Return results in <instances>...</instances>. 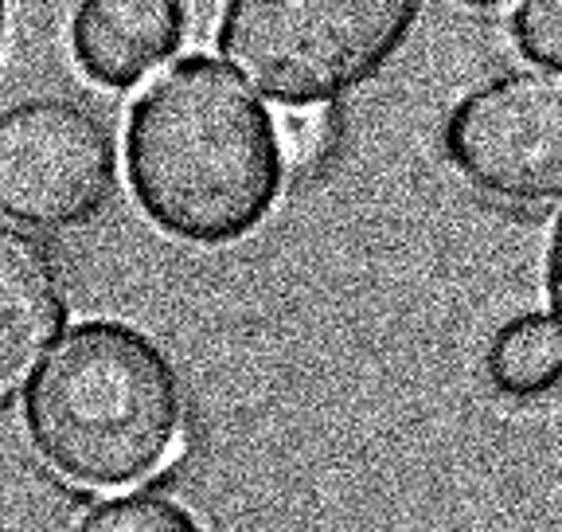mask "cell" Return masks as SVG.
Instances as JSON below:
<instances>
[{
	"label": "cell",
	"mask_w": 562,
	"mask_h": 532,
	"mask_svg": "<svg viewBox=\"0 0 562 532\" xmlns=\"http://www.w3.org/2000/svg\"><path fill=\"white\" fill-rule=\"evenodd\" d=\"M465 9H476V12H504V9H512L516 0H461Z\"/></svg>",
	"instance_id": "13"
},
{
	"label": "cell",
	"mask_w": 562,
	"mask_h": 532,
	"mask_svg": "<svg viewBox=\"0 0 562 532\" xmlns=\"http://www.w3.org/2000/svg\"><path fill=\"white\" fill-rule=\"evenodd\" d=\"M67 278L32 231L0 223V399L40 373L67 325Z\"/></svg>",
	"instance_id": "6"
},
{
	"label": "cell",
	"mask_w": 562,
	"mask_h": 532,
	"mask_svg": "<svg viewBox=\"0 0 562 532\" xmlns=\"http://www.w3.org/2000/svg\"><path fill=\"white\" fill-rule=\"evenodd\" d=\"M446 157L488 200H562V71H508L469 90L446 122Z\"/></svg>",
	"instance_id": "5"
},
{
	"label": "cell",
	"mask_w": 562,
	"mask_h": 532,
	"mask_svg": "<svg viewBox=\"0 0 562 532\" xmlns=\"http://www.w3.org/2000/svg\"><path fill=\"white\" fill-rule=\"evenodd\" d=\"M285 165L278 118L207 55L165 67L130 110V188L172 240L195 247L246 240L278 204Z\"/></svg>",
	"instance_id": "1"
},
{
	"label": "cell",
	"mask_w": 562,
	"mask_h": 532,
	"mask_svg": "<svg viewBox=\"0 0 562 532\" xmlns=\"http://www.w3.org/2000/svg\"><path fill=\"white\" fill-rule=\"evenodd\" d=\"M488 384L504 399H539L562 384V329L547 313H524L492 337Z\"/></svg>",
	"instance_id": "8"
},
{
	"label": "cell",
	"mask_w": 562,
	"mask_h": 532,
	"mask_svg": "<svg viewBox=\"0 0 562 532\" xmlns=\"http://www.w3.org/2000/svg\"><path fill=\"white\" fill-rule=\"evenodd\" d=\"M184 384L153 337L122 321H82L32 376L27 439L67 486L125 494L184 454Z\"/></svg>",
	"instance_id": "2"
},
{
	"label": "cell",
	"mask_w": 562,
	"mask_h": 532,
	"mask_svg": "<svg viewBox=\"0 0 562 532\" xmlns=\"http://www.w3.org/2000/svg\"><path fill=\"white\" fill-rule=\"evenodd\" d=\"M117 142L98 110L59 95L0 114V212L40 231L90 223L114 196Z\"/></svg>",
	"instance_id": "4"
},
{
	"label": "cell",
	"mask_w": 562,
	"mask_h": 532,
	"mask_svg": "<svg viewBox=\"0 0 562 532\" xmlns=\"http://www.w3.org/2000/svg\"><path fill=\"white\" fill-rule=\"evenodd\" d=\"M516 47L547 71H562V0H524L516 12Z\"/></svg>",
	"instance_id": "10"
},
{
	"label": "cell",
	"mask_w": 562,
	"mask_h": 532,
	"mask_svg": "<svg viewBox=\"0 0 562 532\" xmlns=\"http://www.w3.org/2000/svg\"><path fill=\"white\" fill-rule=\"evenodd\" d=\"M547 302H551V318L562 329V215L554 220L551 247H547Z\"/></svg>",
	"instance_id": "12"
},
{
	"label": "cell",
	"mask_w": 562,
	"mask_h": 532,
	"mask_svg": "<svg viewBox=\"0 0 562 532\" xmlns=\"http://www.w3.org/2000/svg\"><path fill=\"white\" fill-rule=\"evenodd\" d=\"M70 532H203L192 509L165 494H114L75 521Z\"/></svg>",
	"instance_id": "9"
},
{
	"label": "cell",
	"mask_w": 562,
	"mask_h": 532,
	"mask_svg": "<svg viewBox=\"0 0 562 532\" xmlns=\"http://www.w3.org/2000/svg\"><path fill=\"white\" fill-rule=\"evenodd\" d=\"M4 24H9V4L0 0V47H4Z\"/></svg>",
	"instance_id": "14"
},
{
	"label": "cell",
	"mask_w": 562,
	"mask_h": 532,
	"mask_svg": "<svg viewBox=\"0 0 562 532\" xmlns=\"http://www.w3.org/2000/svg\"><path fill=\"white\" fill-rule=\"evenodd\" d=\"M422 0H227L220 47L278 107H328L403 52Z\"/></svg>",
	"instance_id": "3"
},
{
	"label": "cell",
	"mask_w": 562,
	"mask_h": 532,
	"mask_svg": "<svg viewBox=\"0 0 562 532\" xmlns=\"http://www.w3.org/2000/svg\"><path fill=\"white\" fill-rule=\"evenodd\" d=\"M281 149L290 165H313L325 157L328 142H333V122H328L325 107H285V114L278 118Z\"/></svg>",
	"instance_id": "11"
},
{
	"label": "cell",
	"mask_w": 562,
	"mask_h": 532,
	"mask_svg": "<svg viewBox=\"0 0 562 532\" xmlns=\"http://www.w3.org/2000/svg\"><path fill=\"white\" fill-rule=\"evenodd\" d=\"M184 40L180 0H79L70 47L102 87L130 90L160 71Z\"/></svg>",
	"instance_id": "7"
}]
</instances>
